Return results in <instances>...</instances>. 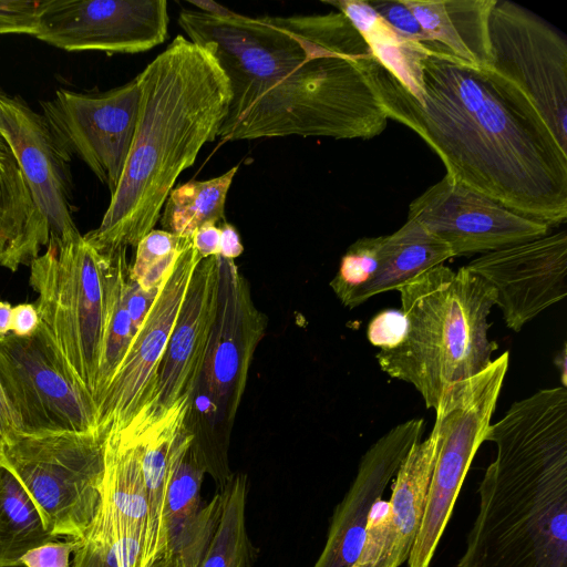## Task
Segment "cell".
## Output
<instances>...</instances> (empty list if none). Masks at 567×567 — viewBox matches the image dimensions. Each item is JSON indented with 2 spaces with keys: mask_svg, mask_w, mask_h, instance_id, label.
Wrapping results in <instances>:
<instances>
[{
  "mask_svg": "<svg viewBox=\"0 0 567 567\" xmlns=\"http://www.w3.org/2000/svg\"><path fill=\"white\" fill-rule=\"evenodd\" d=\"M369 74L388 118L414 131L447 176L549 227L565 223L567 153L514 83L435 41H404L393 71L373 55Z\"/></svg>",
  "mask_w": 567,
  "mask_h": 567,
  "instance_id": "obj_1",
  "label": "cell"
},
{
  "mask_svg": "<svg viewBox=\"0 0 567 567\" xmlns=\"http://www.w3.org/2000/svg\"><path fill=\"white\" fill-rule=\"evenodd\" d=\"M1 90V89H0Z\"/></svg>",
  "mask_w": 567,
  "mask_h": 567,
  "instance_id": "obj_46",
  "label": "cell"
},
{
  "mask_svg": "<svg viewBox=\"0 0 567 567\" xmlns=\"http://www.w3.org/2000/svg\"><path fill=\"white\" fill-rule=\"evenodd\" d=\"M408 218L443 241L453 257L483 255L550 231L446 174L410 203Z\"/></svg>",
  "mask_w": 567,
  "mask_h": 567,
  "instance_id": "obj_15",
  "label": "cell"
},
{
  "mask_svg": "<svg viewBox=\"0 0 567 567\" xmlns=\"http://www.w3.org/2000/svg\"><path fill=\"white\" fill-rule=\"evenodd\" d=\"M194 248L202 258L219 255L220 228L217 224H206L192 236Z\"/></svg>",
  "mask_w": 567,
  "mask_h": 567,
  "instance_id": "obj_40",
  "label": "cell"
},
{
  "mask_svg": "<svg viewBox=\"0 0 567 567\" xmlns=\"http://www.w3.org/2000/svg\"><path fill=\"white\" fill-rule=\"evenodd\" d=\"M220 509L212 539L198 567H254L257 548L247 530V477L234 475L220 491Z\"/></svg>",
  "mask_w": 567,
  "mask_h": 567,
  "instance_id": "obj_28",
  "label": "cell"
},
{
  "mask_svg": "<svg viewBox=\"0 0 567 567\" xmlns=\"http://www.w3.org/2000/svg\"><path fill=\"white\" fill-rule=\"evenodd\" d=\"M219 290V258H203L194 270L177 321L162 359L153 402L134 416L157 422L184 396L192 399L199 381Z\"/></svg>",
  "mask_w": 567,
  "mask_h": 567,
  "instance_id": "obj_18",
  "label": "cell"
},
{
  "mask_svg": "<svg viewBox=\"0 0 567 567\" xmlns=\"http://www.w3.org/2000/svg\"><path fill=\"white\" fill-rule=\"evenodd\" d=\"M0 188L8 192L21 202H31V195L24 179L23 173L0 134Z\"/></svg>",
  "mask_w": 567,
  "mask_h": 567,
  "instance_id": "obj_36",
  "label": "cell"
},
{
  "mask_svg": "<svg viewBox=\"0 0 567 567\" xmlns=\"http://www.w3.org/2000/svg\"><path fill=\"white\" fill-rule=\"evenodd\" d=\"M49 239L35 208L0 188V265L11 271L30 266Z\"/></svg>",
  "mask_w": 567,
  "mask_h": 567,
  "instance_id": "obj_30",
  "label": "cell"
},
{
  "mask_svg": "<svg viewBox=\"0 0 567 567\" xmlns=\"http://www.w3.org/2000/svg\"><path fill=\"white\" fill-rule=\"evenodd\" d=\"M496 0H405L427 35L475 66H489L488 18Z\"/></svg>",
  "mask_w": 567,
  "mask_h": 567,
  "instance_id": "obj_25",
  "label": "cell"
},
{
  "mask_svg": "<svg viewBox=\"0 0 567 567\" xmlns=\"http://www.w3.org/2000/svg\"><path fill=\"white\" fill-rule=\"evenodd\" d=\"M218 258L216 316L199 381L190 399L188 423L206 474L219 491L235 475L228 462L229 435L267 319L255 306L249 285L235 261L220 255Z\"/></svg>",
  "mask_w": 567,
  "mask_h": 567,
  "instance_id": "obj_6",
  "label": "cell"
},
{
  "mask_svg": "<svg viewBox=\"0 0 567 567\" xmlns=\"http://www.w3.org/2000/svg\"><path fill=\"white\" fill-rule=\"evenodd\" d=\"M0 383L23 433L99 431L93 396L40 328L31 337H0Z\"/></svg>",
  "mask_w": 567,
  "mask_h": 567,
  "instance_id": "obj_10",
  "label": "cell"
},
{
  "mask_svg": "<svg viewBox=\"0 0 567 567\" xmlns=\"http://www.w3.org/2000/svg\"><path fill=\"white\" fill-rule=\"evenodd\" d=\"M12 309L9 302L0 300V337L11 333Z\"/></svg>",
  "mask_w": 567,
  "mask_h": 567,
  "instance_id": "obj_43",
  "label": "cell"
},
{
  "mask_svg": "<svg viewBox=\"0 0 567 567\" xmlns=\"http://www.w3.org/2000/svg\"><path fill=\"white\" fill-rule=\"evenodd\" d=\"M54 539L21 484L0 466V567H19L23 554Z\"/></svg>",
  "mask_w": 567,
  "mask_h": 567,
  "instance_id": "obj_29",
  "label": "cell"
},
{
  "mask_svg": "<svg viewBox=\"0 0 567 567\" xmlns=\"http://www.w3.org/2000/svg\"><path fill=\"white\" fill-rule=\"evenodd\" d=\"M74 555L72 567H87L86 561L80 551H76Z\"/></svg>",
  "mask_w": 567,
  "mask_h": 567,
  "instance_id": "obj_45",
  "label": "cell"
},
{
  "mask_svg": "<svg viewBox=\"0 0 567 567\" xmlns=\"http://www.w3.org/2000/svg\"><path fill=\"white\" fill-rule=\"evenodd\" d=\"M380 18L402 39L412 42H434L415 18L405 0L369 1Z\"/></svg>",
  "mask_w": 567,
  "mask_h": 567,
  "instance_id": "obj_33",
  "label": "cell"
},
{
  "mask_svg": "<svg viewBox=\"0 0 567 567\" xmlns=\"http://www.w3.org/2000/svg\"><path fill=\"white\" fill-rule=\"evenodd\" d=\"M192 238L153 229L137 244L130 277L146 291L158 290Z\"/></svg>",
  "mask_w": 567,
  "mask_h": 567,
  "instance_id": "obj_31",
  "label": "cell"
},
{
  "mask_svg": "<svg viewBox=\"0 0 567 567\" xmlns=\"http://www.w3.org/2000/svg\"><path fill=\"white\" fill-rule=\"evenodd\" d=\"M47 0H0V34L34 37Z\"/></svg>",
  "mask_w": 567,
  "mask_h": 567,
  "instance_id": "obj_32",
  "label": "cell"
},
{
  "mask_svg": "<svg viewBox=\"0 0 567 567\" xmlns=\"http://www.w3.org/2000/svg\"><path fill=\"white\" fill-rule=\"evenodd\" d=\"M503 352L480 373L451 384L440 398L434 426L439 445L420 530L409 567H430L456 498L491 424L508 369Z\"/></svg>",
  "mask_w": 567,
  "mask_h": 567,
  "instance_id": "obj_9",
  "label": "cell"
},
{
  "mask_svg": "<svg viewBox=\"0 0 567 567\" xmlns=\"http://www.w3.org/2000/svg\"><path fill=\"white\" fill-rule=\"evenodd\" d=\"M203 258L192 244L179 255L121 364L96 401L97 430L120 432L153 402L156 377L195 268Z\"/></svg>",
  "mask_w": 567,
  "mask_h": 567,
  "instance_id": "obj_13",
  "label": "cell"
},
{
  "mask_svg": "<svg viewBox=\"0 0 567 567\" xmlns=\"http://www.w3.org/2000/svg\"><path fill=\"white\" fill-rule=\"evenodd\" d=\"M424 427L421 417L404 421L365 451L350 487L333 511L326 544L312 567H352L373 505L383 496L411 447L421 441Z\"/></svg>",
  "mask_w": 567,
  "mask_h": 567,
  "instance_id": "obj_19",
  "label": "cell"
},
{
  "mask_svg": "<svg viewBox=\"0 0 567 567\" xmlns=\"http://www.w3.org/2000/svg\"><path fill=\"white\" fill-rule=\"evenodd\" d=\"M496 457L456 567H567V390L542 389L491 423Z\"/></svg>",
  "mask_w": 567,
  "mask_h": 567,
  "instance_id": "obj_3",
  "label": "cell"
},
{
  "mask_svg": "<svg viewBox=\"0 0 567 567\" xmlns=\"http://www.w3.org/2000/svg\"><path fill=\"white\" fill-rule=\"evenodd\" d=\"M178 24L228 79L223 142L370 140L385 130L389 118L369 74L372 50L341 12L251 18L182 9Z\"/></svg>",
  "mask_w": 567,
  "mask_h": 567,
  "instance_id": "obj_2",
  "label": "cell"
},
{
  "mask_svg": "<svg viewBox=\"0 0 567 567\" xmlns=\"http://www.w3.org/2000/svg\"><path fill=\"white\" fill-rule=\"evenodd\" d=\"M205 474L192 441L174 468L163 513L165 550L161 560L173 567H198L217 525L220 493L207 504L202 503Z\"/></svg>",
  "mask_w": 567,
  "mask_h": 567,
  "instance_id": "obj_23",
  "label": "cell"
},
{
  "mask_svg": "<svg viewBox=\"0 0 567 567\" xmlns=\"http://www.w3.org/2000/svg\"><path fill=\"white\" fill-rule=\"evenodd\" d=\"M165 0H47L34 35L69 52L141 53L168 30Z\"/></svg>",
  "mask_w": 567,
  "mask_h": 567,
  "instance_id": "obj_14",
  "label": "cell"
},
{
  "mask_svg": "<svg viewBox=\"0 0 567 567\" xmlns=\"http://www.w3.org/2000/svg\"><path fill=\"white\" fill-rule=\"evenodd\" d=\"M40 318L35 305L19 303L12 309L11 333L17 337H31L38 330Z\"/></svg>",
  "mask_w": 567,
  "mask_h": 567,
  "instance_id": "obj_38",
  "label": "cell"
},
{
  "mask_svg": "<svg viewBox=\"0 0 567 567\" xmlns=\"http://www.w3.org/2000/svg\"><path fill=\"white\" fill-rule=\"evenodd\" d=\"M408 321L403 341L380 350L377 361L393 379L410 383L427 409H436L453 383L483 371L497 344L487 321L495 291L465 266L437 265L396 289Z\"/></svg>",
  "mask_w": 567,
  "mask_h": 567,
  "instance_id": "obj_5",
  "label": "cell"
},
{
  "mask_svg": "<svg viewBox=\"0 0 567 567\" xmlns=\"http://www.w3.org/2000/svg\"><path fill=\"white\" fill-rule=\"evenodd\" d=\"M30 264L39 328L73 378L94 399L102 359L106 297L103 255L83 235L50 237Z\"/></svg>",
  "mask_w": 567,
  "mask_h": 567,
  "instance_id": "obj_7",
  "label": "cell"
},
{
  "mask_svg": "<svg viewBox=\"0 0 567 567\" xmlns=\"http://www.w3.org/2000/svg\"><path fill=\"white\" fill-rule=\"evenodd\" d=\"M220 228V244L219 255L227 259H235L241 255L244 247L241 245L239 235L236 228L224 221L219 225Z\"/></svg>",
  "mask_w": 567,
  "mask_h": 567,
  "instance_id": "obj_41",
  "label": "cell"
},
{
  "mask_svg": "<svg viewBox=\"0 0 567 567\" xmlns=\"http://www.w3.org/2000/svg\"><path fill=\"white\" fill-rule=\"evenodd\" d=\"M158 290H143L130 276L126 286V307L131 318L134 336L145 321Z\"/></svg>",
  "mask_w": 567,
  "mask_h": 567,
  "instance_id": "obj_37",
  "label": "cell"
},
{
  "mask_svg": "<svg viewBox=\"0 0 567 567\" xmlns=\"http://www.w3.org/2000/svg\"><path fill=\"white\" fill-rule=\"evenodd\" d=\"M439 445L433 426L401 463L389 502L378 501L369 515L361 551L352 567H400L408 561L421 527Z\"/></svg>",
  "mask_w": 567,
  "mask_h": 567,
  "instance_id": "obj_21",
  "label": "cell"
},
{
  "mask_svg": "<svg viewBox=\"0 0 567 567\" xmlns=\"http://www.w3.org/2000/svg\"><path fill=\"white\" fill-rule=\"evenodd\" d=\"M0 134L23 173L50 237L63 239L80 234L73 219L70 159L55 143L43 116L20 96L0 90Z\"/></svg>",
  "mask_w": 567,
  "mask_h": 567,
  "instance_id": "obj_17",
  "label": "cell"
},
{
  "mask_svg": "<svg viewBox=\"0 0 567 567\" xmlns=\"http://www.w3.org/2000/svg\"><path fill=\"white\" fill-rule=\"evenodd\" d=\"M140 87L136 76L101 93L59 89L40 101L55 143L71 161L79 157L112 195L123 173L137 121Z\"/></svg>",
  "mask_w": 567,
  "mask_h": 567,
  "instance_id": "obj_12",
  "label": "cell"
},
{
  "mask_svg": "<svg viewBox=\"0 0 567 567\" xmlns=\"http://www.w3.org/2000/svg\"><path fill=\"white\" fill-rule=\"evenodd\" d=\"M126 250V247H120L110 251H100L103 255L106 315L102 359L94 396L95 405L134 338L126 307V286L131 267Z\"/></svg>",
  "mask_w": 567,
  "mask_h": 567,
  "instance_id": "obj_26",
  "label": "cell"
},
{
  "mask_svg": "<svg viewBox=\"0 0 567 567\" xmlns=\"http://www.w3.org/2000/svg\"><path fill=\"white\" fill-rule=\"evenodd\" d=\"M450 248L422 225L409 219L393 234L358 239L350 247L355 290L348 308L396 290L416 275L452 258Z\"/></svg>",
  "mask_w": 567,
  "mask_h": 567,
  "instance_id": "obj_22",
  "label": "cell"
},
{
  "mask_svg": "<svg viewBox=\"0 0 567 567\" xmlns=\"http://www.w3.org/2000/svg\"><path fill=\"white\" fill-rule=\"evenodd\" d=\"M238 165L220 176L206 181H188L169 193L159 220L163 230L192 238L206 224L226 221L225 205Z\"/></svg>",
  "mask_w": 567,
  "mask_h": 567,
  "instance_id": "obj_27",
  "label": "cell"
},
{
  "mask_svg": "<svg viewBox=\"0 0 567 567\" xmlns=\"http://www.w3.org/2000/svg\"><path fill=\"white\" fill-rule=\"evenodd\" d=\"M101 432L20 433L0 455L54 536L84 539L101 506Z\"/></svg>",
  "mask_w": 567,
  "mask_h": 567,
  "instance_id": "obj_8",
  "label": "cell"
},
{
  "mask_svg": "<svg viewBox=\"0 0 567 567\" xmlns=\"http://www.w3.org/2000/svg\"><path fill=\"white\" fill-rule=\"evenodd\" d=\"M189 406L190 398L184 396L145 432L137 436L126 435L137 442L141 452L148 502L146 547L148 567H153L164 555L163 513L168 484L179 457L194 440L188 423Z\"/></svg>",
  "mask_w": 567,
  "mask_h": 567,
  "instance_id": "obj_24",
  "label": "cell"
},
{
  "mask_svg": "<svg viewBox=\"0 0 567 567\" xmlns=\"http://www.w3.org/2000/svg\"><path fill=\"white\" fill-rule=\"evenodd\" d=\"M489 68L534 104L567 153V42L526 8L496 0L488 18Z\"/></svg>",
  "mask_w": 567,
  "mask_h": 567,
  "instance_id": "obj_11",
  "label": "cell"
},
{
  "mask_svg": "<svg viewBox=\"0 0 567 567\" xmlns=\"http://www.w3.org/2000/svg\"><path fill=\"white\" fill-rule=\"evenodd\" d=\"M22 433V429L16 417L0 383V455L3 449Z\"/></svg>",
  "mask_w": 567,
  "mask_h": 567,
  "instance_id": "obj_39",
  "label": "cell"
},
{
  "mask_svg": "<svg viewBox=\"0 0 567 567\" xmlns=\"http://www.w3.org/2000/svg\"><path fill=\"white\" fill-rule=\"evenodd\" d=\"M406 330L408 321L402 310L385 309L370 320L367 336L371 344L388 350L403 341Z\"/></svg>",
  "mask_w": 567,
  "mask_h": 567,
  "instance_id": "obj_34",
  "label": "cell"
},
{
  "mask_svg": "<svg viewBox=\"0 0 567 567\" xmlns=\"http://www.w3.org/2000/svg\"><path fill=\"white\" fill-rule=\"evenodd\" d=\"M189 4L194 6L197 11H200L205 14L214 16V17H226L229 16L233 11L228 8L220 6L217 2L210 0H197V1H188Z\"/></svg>",
  "mask_w": 567,
  "mask_h": 567,
  "instance_id": "obj_42",
  "label": "cell"
},
{
  "mask_svg": "<svg viewBox=\"0 0 567 567\" xmlns=\"http://www.w3.org/2000/svg\"><path fill=\"white\" fill-rule=\"evenodd\" d=\"M465 267L494 289L505 324L518 332L567 295V233L483 254Z\"/></svg>",
  "mask_w": 567,
  "mask_h": 567,
  "instance_id": "obj_16",
  "label": "cell"
},
{
  "mask_svg": "<svg viewBox=\"0 0 567 567\" xmlns=\"http://www.w3.org/2000/svg\"><path fill=\"white\" fill-rule=\"evenodd\" d=\"M147 522L138 444L120 432H109L104 440L101 506L86 536L105 544L117 567H148Z\"/></svg>",
  "mask_w": 567,
  "mask_h": 567,
  "instance_id": "obj_20",
  "label": "cell"
},
{
  "mask_svg": "<svg viewBox=\"0 0 567 567\" xmlns=\"http://www.w3.org/2000/svg\"><path fill=\"white\" fill-rule=\"evenodd\" d=\"M136 80L138 114L123 173L100 226L83 235L99 251L136 247L154 229L177 177L218 137L231 96L213 54L181 34Z\"/></svg>",
  "mask_w": 567,
  "mask_h": 567,
  "instance_id": "obj_4",
  "label": "cell"
},
{
  "mask_svg": "<svg viewBox=\"0 0 567 567\" xmlns=\"http://www.w3.org/2000/svg\"><path fill=\"white\" fill-rule=\"evenodd\" d=\"M566 347L564 346V349L561 350V352L556 357L555 359V364L557 367V369L560 371V380H561V386L566 388L567 385V380H566V370H567V365H566Z\"/></svg>",
  "mask_w": 567,
  "mask_h": 567,
  "instance_id": "obj_44",
  "label": "cell"
},
{
  "mask_svg": "<svg viewBox=\"0 0 567 567\" xmlns=\"http://www.w3.org/2000/svg\"><path fill=\"white\" fill-rule=\"evenodd\" d=\"M84 544V539L51 540L23 554L19 566L23 567H72L71 555Z\"/></svg>",
  "mask_w": 567,
  "mask_h": 567,
  "instance_id": "obj_35",
  "label": "cell"
}]
</instances>
